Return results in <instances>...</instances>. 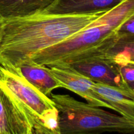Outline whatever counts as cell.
<instances>
[{
    "label": "cell",
    "mask_w": 134,
    "mask_h": 134,
    "mask_svg": "<svg viewBox=\"0 0 134 134\" xmlns=\"http://www.w3.org/2000/svg\"><path fill=\"white\" fill-rule=\"evenodd\" d=\"M124 0H56L43 13L55 14H91L106 13Z\"/></svg>",
    "instance_id": "cell-8"
},
{
    "label": "cell",
    "mask_w": 134,
    "mask_h": 134,
    "mask_svg": "<svg viewBox=\"0 0 134 134\" xmlns=\"http://www.w3.org/2000/svg\"><path fill=\"white\" fill-rule=\"evenodd\" d=\"M103 56L117 65L134 64V35L116 37Z\"/></svg>",
    "instance_id": "cell-12"
},
{
    "label": "cell",
    "mask_w": 134,
    "mask_h": 134,
    "mask_svg": "<svg viewBox=\"0 0 134 134\" xmlns=\"http://www.w3.org/2000/svg\"><path fill=\"white\" fill-rule=\"evenodd\" d=\"M128 86H129L131 94H132V96H133V98H134V82H130V83H128Z\"/></svg>",
    "instance_id": "cell-16"
},
{
    "label": "cell",
    "mask_w": 134,
    "mask_h": 134,
    "mask_svg": "<svg viewBox=\"0 0 134 134\" xmlns=\"http://www.w3.org/2000/svg\"><path fill=\"white\" fill-rule=\"evenodd\" d=\"M69 65L94 82L116 87L133 98L128 84L123 80L119 72L117 65L104 56L87 58Z\"/></svg>",
    "instance_id": "cell-5"
},
{
    "label": "cell",
    "mask_w": 134,
    "mask_h": 134,
    "mask_svg": "<svg viewBox=\"0 0 134 134\" xmlns=\"http://www.w3.org/2000/svg\"><path fill=\"white\" fill-rule=\"evenodd\" d=\"M117 66L123 80L127 84L134 82V64H126L117 65Z\"/></svg>",
    "instance_id": "cell-13"
},
{
    "label": "cell",
    "mask_w": 134,
    "mask_h": 134,
    "mask_svg": "<svg viewBox=\"0 0 134 134\" xmlns=\"http://www.w3.org/2000/svg\"><path fill=\"white\" fill-rule=\"evenodd\" d=\"M29 110L0 87V134H31Z\"/></svg>",
    "instance_id": "cell-6"
},
{
    "label": "cell",
    "mask_w": 134,
    "mask_h": 134,
    "mask_svg": "<svg viewBox=\"0 0 134 134\" xmlns=\"http://www.w3.org/2000/svg\"><path fill=\"white\" fill-rule=\"evenodd\" d=\"M31 134H35V132H34V128H33V131H32V133H31Z\"/></svg>",
    "instance_id": "cell-18"
},
{
    "label": "cell",
    "mask_w": 134,
    "mask_h": 134,
    "mask_svg": "<svg viewBox=\"0 0 134 134\" xmlns=\"http://www.w3.org/2000/svg\"><path fill=\"white\" fill-rule=\"evenodd\" d=\"M3 25V20L0 18V37H1V28H2Z\"/></svg>",
    "instance_id": "cell-17"
},
{
    "label": "cell",
    "mask_w": 134,
    "mask_h": 134,
    "mask_svg": "<svg viewBox=\"0 0 134 134\" xmlns=\"http://www.w3.org/2000/svg\"><path fill=\"white\" fill-rule=\"evenodd\" d=\"M0 87L37 116L46 128L60 133L58 111L53 101L30 84L17 68L0 65Z\"/></svg>",
    "instance_id": "cell-4"
},
{
    "label": "cell",
    "mask_w": 134,
    "mask_h": 134,
    "mask_svg": "<svg viewBox=\"0 0 134 134\" xmlns=\"http://www.w3.org/2000/svg\"><path fill=\"white\" fill-rule=\"evenodd\" d=\"M103 13L81 15L40 13L3 20L0 65L17 68L30 62L35 54L71 37Z\"/></svg>",
    "instance_id": "cell-1"
},
{
    "label": "cell",
    "mask_w": 134,
    "mask_h": 134,
    "mask_svg": "<svg viewBox=\"0 0 134 134\" xmlns=\"http://www.w3.org/2000/svg\"><path fill=\"white\" fill-rule=\"evenodd\" d=\"M22 75L40 92L49 96L54 90L63 88L61 82L53 75L49 68L35 63H25L17 68Z\"/></svg>",
    "instance_id": "cell-10"
},
{
    "label": "cell",
    "mask_w": 134,
    "mask_h": 134,
    "mask_svg": "<svg viewBox=\"0 0 134 134\" xmlns=\"http://www.w3.org/2000/svg\"><path fill=\"white\" fill-rule=\"evenodd\" d=\"M133 15L134 0H124L77 34L36 53L30 62L50 67L103 56L116 40L119 28Z\"/></svg>",
    "instance_id": "cell-2"
},
{
    "label": "cell",
    "mask_w": 134,
    "mask_h": 134,
    "mask_svg": "<svg viewBox=\"0 0 134 134\" xmlns=\"http://www.w3.org/2000/svg\"><path fill=\"white\" fill-rule=\"evenodd\" d=\"M56 0H0L2 20L26 18L43 13Z\"/></svg>",
    "instance_id": "cell-9"
},
{
    "label": "cell",
    "mask_w": 134,
    "mask_h": 134,
    "mask_svg": "<svg viewBox=\"0 0 134 134\" xmlns=\"http://www.w3.org/2000/svg\"><path fill=\"white\" fill-rule=\"evenodd\" d=\"M51 99L58 111L60 134H101L116 132L134 134V121L67 94H52Z\"/></svg>",
    "instance_id": "cell-3"
},
{
    "label": "cell",
    "mask_w": 134,
    "mask_h": 134,
    "mask_svg": "<svg viewBox=\"0 0 134 134\" xmlns=\"http://www.w3.org/2000/svg\"><path fill=\"white\" fill-rule=\"evenodd\" d=\"M94 90L111 107L112 110L134 121V99L114 86L94 82Z\"/></svg>",
    "instance_id": "cell-11"
},
{
    "label": "cell",
    "mask_w": 134,
    "mask_h": 134,
    "mask_svg": "<svg viewBox=\"0 0 134 134\" xmlns=\"http://www.w3.org/2000/svg\"><path fill=\"white\" fill-rule=\"evenodd\" d=\"M134 35V15L126 21L118 30L116 37Z\"/></svg>",
    "instance_id": "cell-14"
},
{
    "label": "cell",
    "mask_w": 134,
    "mask_h": 134,
    "mask_svg": "<svg viewBox=\"0 0 134 134\" xmlns=\"http://www.w3.org/2000/svg\"><path fill=\"white\" fill-rule=\"evenodd\" d=\"M33 128L35 134H60L56 132H52L43 126L41 123H35L33 126Z\"/></svg>",
    "instance_id": "cell-15"
},
{
    "label": "cell",
    "mask_w": 134,
    "mask_h": 134,
    "mask_svg": "<svg viewBox=\"0 0 134 134\" xmlns=\"http://www.w3.org/2000/svg\"><path fill=\"white\" fill-rule=\"evenodd\" d=\"M51 73L66 88L86 99L90 105L112 109L94 90V82L77 71L69 64H58L50 66Z\"/></svg>",
    "instance_id": "cell-7"
}]
</instances>
